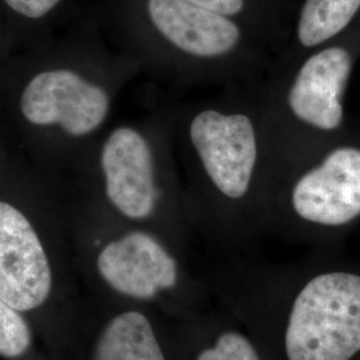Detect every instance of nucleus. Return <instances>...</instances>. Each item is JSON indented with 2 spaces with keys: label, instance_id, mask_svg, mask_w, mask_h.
Instances as JSON below:
<instances>
[{
  "label": "nucleus",
  "instance_id": "nucleus-4",
  "mask_svg": "<svg viewBox=\"0 0 360 360\" xmlns=\"http://www.w3.org/2000/svg\"><path fill=\"white\" fill-rule=\"evenodd\" d=\"M275 199L300 224L335 231L360 219V135L346 139L284 178Z\"/></svg>",
  "mask_w": 360,
  "mask_h": 360
},
{
  "label": "nucleus",
  "instance_id": "nucleus-7",
  "mask_svg": "<svg viewBox=\"0 0 360 360\" xmlns=\"http://www.w3.org/2000/svg\"><path fill=\"white\" fill-rule=\"evenodd\" d=\"M147 8L155 28L190 59L205 65L247 63L235 58L243 49V32L231 18L186 0H148Z\"/></svg>",
  "mask_w": 360,
  "mask_h": 360
},
{
  "label": "nucleus",
  "instance_id": "nucleus-6",
  "mask_svg": "<svg viewBox=\"0 0 360 360\" xmlns=\"http://www.w3.org/2000/svg\"><path fill=\"white\" fill-rule=\"evenodd\" d=\"M50 259L30 219L0 200V299L20 312L41 307L51 295Z\"/></svg>",
  "mask_w": 360,
  "mask_h": 360
},
{
  "label": "nucleus",
  "instance_id": "nucleus-3",
  "mask_svg": "<svg viewBox=\"0 0 360 360\" xmlns=\"http://www.w3.org/2000/svg\"><path fill=\"white\" fill-rule=\"evenodd\" d=\"M288 360H351L360 352V275L327 271L299 291L288 315Z\"/></svg>",
  "mask_w": 360,
  "mask_h": 360
},
{
  "label": "nucleus",
  "instance_id": "nucleus-12",
  "mask_svg": "<svg viewBox=\"0 0 360 360\" xmlns=\"http://www.w3.org/2000/svg\"><path fill=\"white\" fill-rule=\"evenodd\" d=\"M32 345L30 324L22 312L0 299V356L19 359Z\"/></svg>",
  "mask_w": 360,
  "mask_h": 360
},
{
  "label": "nucleus",
  "instance_id": "nucleus-8",
  "mask_svg": "<svg viewBox=\"0 0 360 360\" xmlns=\"http://www.w3.org/2000/svg\"><path fill=\"white\" fill-rule=\"evenodd\" d=\"M104 193L124 218H151L158 203L153 148L138 129L122 126L104 141L101 151Z\"/></svg>",
  "mask_w": 360,
  "mask_h": 360
},
{
  "label": "nucleus",
  "instance_id": "nucleus-15",
  "mask_svg": "<svg viewBox=\"0 0 360 360\" xmlns=\"http://www.w3.org/2000/svg\"><path fill=\"white\" fill-rule=\"evenodd\" d=\"M191 4L203 7L212 13H220L224 16H236L245 11V0H186Z\"/></svg>",
  "mask_w": 360,
  "mask_h": 360
},
{
  "label": "nucleus",
  "instance_id": "nucleus-5",
  "mask_svg": "<svg viewBox=\"0 0 360 360\" xmlns=\"http://www.w3.org/2000/svg\"><path fill=\"white\" fill-rule=\"evenodd\" d=\"M110 108L107 90L71 68L39 72L20 96V111L27 122L58 127L72 138H83L101 129Z\"/></svg>",
  "mask_w": 360,
  "mask_h": 360
},
{
  "label": "nucleus",
  "instance_id": "nucleus-11",
  "mask_svg": "<svg viewBox=\"0 0 360 360\" xmlns=\"http://www.w3.org/2000/svg\"><path fill=\"white\" fill-rule=\"evenodd\" d=\"M360 13V0H304L296 20L294 43L281 55L296 56L346 34Z\"/></svg>",
  "mask_w": 360,
  "mask_h": 360
},
{
  "label": "nucleus",
  "instance_id": "nucleus-9",
  "mask_svg": "<svg viewBox=\"0 0 360 360\" xmlns=\"http://www.w3.org/2000/svg\"><path fill=\"white\" fill-rule=\"evenodd\" d=\"M104 283L120 295L154 299L178 283V263L151 233L131 231L108 242L96 257Z\"/></svg>",
  "mask_w": 360,
  "mask_h": 360
},
{
  "label": "nucleus",
  "instance_id": "nucleus-2",
  "mask_svg": "<svg viewBox=\"0 0 360 360\" xmlns=\"http://www.w3.org/2000/svg\"><path fill=\"white\" fill-rule=\"evenodd\" d=\"M187 134L198 167L221 199L239 203L257 187L275 199L278 171L260 95L252 105L196 111Z\"/></svg>",
  "mask_w": 360,
  "mask_h": 360
},
{
  "label": "nucleus",
  "instance_id": "nucleus-14",
  "mask_svg": "<svg viewBox=\"0 0 360 360\" xmlns=\"http://www.w3.org/2000/svg\"><path fill=\"white\" fill-rule=\"evenodd\" d=\"M59 1L60 0H6L13 11L31 19H39L47 15Z\"/></svg>",
  "mask_w": 360,
  "mask_h": 360
},
{
  "label": "nucleus",
  "instance_id": "nucleus-1",
  "mask_svg": "<svg viewBox=\"0 0 360 360\" xmlns=\"http://www.w3.org/2000/svg\"><path fill=\"white\" fill-rule=\"evenodd\" d=\"M342 37L302 55H279L259 94L275 156L278 188L284 178L351 132L345 99L360 59V38Z\"/></svg>",
  "mask_w": 360,
  "mask_h": 360
},
{
  "label": "nucleus",
  "instance_id": "nucleus-10",
  "mask_svg": "<svg viewBox=\"0 0 360 360\" xmlns=\"http://www.w3.org/2000/svg\"><path fill=\"white\" fill-rule=\"evenodd\" d=\"M92 360H166V356L150 319L139 311H124L105 323Z\"/></svg>",
  "mask_w": 360,
  "mask_h": 360
},
{
  "label": "nucleus",
  "instance_id": "nucleus-13",
  "mask_svg": "<svg viewBox=\"0 0 360 360\" xmlns=\"http://www.w3.org/2000/svg\"><path fill=\"white\" fill-rule=\"evenodd\" d=\"M196 360H262L257 348L245 335L226 331L219 335L212 347L203 349Z\"/></svg>",
  "mask_w": 360,
  "mask_h": 360
}]
</instances>
